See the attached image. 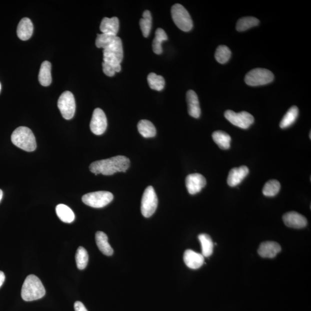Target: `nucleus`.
Returning a JSON list of instances; mask_svg holds the SVG:
<instances>
[{
  "instance_id": "obj_1",
  "label": "nucleus",
  "mask_w": 311,
  "mask_h": 311,
  "mask_svg": "<svg viewBox=\"0 0 311 311\" xmlns=\"http://www.w3.org/2000/svg\"><path fill=\"white\" fill-rule=\"evenodd\" d=\"M130 160L127 157L124 156H117L91 163L90 170L96 176L98 174L112 176L116 172H126L130 168Z\"/></svg>"
},
{
  "instance_id": "obj_2",
  "label": "nucleus",
  "mask_w": 311,
  "mask_h": 311,
  "mask_svg": "<svg viewBox=\"0 0 311 311\" xmlns=\"http://www.w3.org/2000/svg\"><path fill=\"white\" fill-rule=\"evenodd\" d=\"M45 294V288L40 278L35 275L28 276L22 286V298L26 302H32L42 298Z\"/></svg>"
},
{
  "instance_id": "obj_3",
  "label": "nucleus",
  "mask_w": 311,
  "mask_h": 311,
  "mask_svg": "<svg viewBox=\"0 0 311 311\" xmlns=\"http://www.w3.org/2000/svg\"><path fill=\"white\" fill-rule=\"evenodd\" d=\"M11 141L15 146L26 152H33L36 148V142L32 130L28 127L20 126L15 130Z\"/></svg>"
},
{
  "instance_id": "obj_4",
  "label": "nucleus",
  "mask_w": 311,
  "mask_h": 311,
  "mask_svg": "<svg viewBox=\"0 0 311 311\" xmlns=\"http://www.w3.org/2000/svg\"><path fill=\"white\" fill-rule=\"evenodd\" d=\"M124 58L122 40L116 36L114 42L104 49V62L114 66H120Z\"/></svg>"
},
{
  "instance_id": "obj_5",
  "label": "nucleus",
  "mask_w": 311,
  "mask_h": 311,
  "mask_svg": "<svg viewBox=\"0 0 311 311\" xmlns=\"http://www.w3.org/2000/svg\"><path fill=\"white\" fill-rule=\"evenodd\" d=\"M274 78L271 71L264 68H256L246 74L244 81L250 86H257L268 84Z\"/></svg>"
},
{
  "instance_id": "obj_6",
  "label": "nucleus",
  "mask_w": 311,
  "mask_h": 311,
  "mask_svg": "<svg viewBox=\"0 0 311 311\" xmlns=\"http://www.w3.org/2000/svg\"><path fill=\"white\" fill-rule=\"evenodd\" d=\"M172 15L174 22L178 28L184 32H188L193 26L192 20L188 11L179 4L172 6Z\"/></svg>"
},
{
  "instance_id": "obj_7",
  "label": "nucleus",
  "mask_w": 311,
  "mask_h": 311,
  "mask_svg": "<svg viewBox=\"0 0 311 311\" xmlns=\"http://www.w3.org/2000/svg\"><path fill=\"white\" fill-rule=\"evenodd\" d=\"M114 199L112 193L100 191L88 193L82 197V202L94 208H102L108 206Z\"/></svg>"
},
{
  "instance_id": "obj_8",
  "label": "nucleus",
  "mask_w": 311,
  "mask_h": 311,
  "mask_svg": "<svg viewBox=\"0 0 311 311\" xmlns=\"http://www.w3.org/2000/svg\"><path fill=\"white\" fill-rule=\"evenodd\" d=\"M158 199L152 186L146 188L144 191L142 200V214L144 217L148 218L152 216L156 210Z\"/></svg>"
},
{
  "instance_id": "obj_9",
  "label": "nucleus",
  "mask_w": 311,
  "mask_h": 311,
  "mask_svg": "<svg viewBox=\"0 0 311 311\" xmlns=\"http://www.w3.org/2000/svg\"><path fill=\"white\" fill-rule=\"evenodd\" d=\"M58 105L64 118L70 120L74 116L76 112V102L73 94L70 91H66L60 94Z\"/></svg>"
},
{
  "instance_id": "obj_10",
  "label": "nucleus",
  "mask_w": 311,
  "mask_h": 311,
  "mask_svg": "<svg viewBox=\"0 0 311 311\" xmlns=\"http://www.w3.org/2000/svg\"><path fill=\"white\" fill-rule=\"evenodd\" d=\"M226 118L231 124L238 128L246 130L254 122V118L251 114L246 112H235L231 110H227L225 112Z\"/></svg>"
},
{
  "instance_id": "obj_11",
  "label": "nucleus",
  "mask_w": 311,
  "mask_h": 311,
  "mask_svg": "<svg viewBox=\"0 0 311 311\" xmlns=\"http://www.w3.org/2000/svg\"><path fill=\"white\" fill-rule=\"evenodd\" d=\"M107 127L108 120L104 112L100 108L94 109L90 123V130L94 134L100 136L104 134Z\"/></svg>"
},
{
  "instance_id": "obj_12",
  "label": "nucleus",
  "mask_w": 311,
  "mask_h": 311,
  "mask_svg": "<svg viewBox=\"0 0 311 311\" xmlns=\"http://www.w3.org/2000/svg\"><path fill=\"white\" fill-rule=\"evenodd\" d=\"M206 178L200 174H190L186 178V186L190 194L194 195L200 192L206 186Z\"/></svg>"
},
{
  "instance_id": "obj_13",
  "label": "nucleus",
  "mask_w": 311,
  "mask_h": 311,
  "mask_svg": "<svg viewBox=\"0 0 311 311\" xmlns=\"http://www.w3.org/2000/svg\"><path fill=\"white\" fill-rule=\"evenodd\" d=\"M282 219L286 226L295 229L303 228L308 223L304 216L296 212H288L283 216Z\"/></svg>"
},
{
  "instance_id": "obj_14",
  "label": "nucleus",
  "mask_w": 311,
  "mask_h": 311,
  "mask_svg": "<svg viewBox=\"0 0 311 311\" xmlns=\"http://www.w3.org/2000/svg\"><path fill=\"white\" fill-rule=\"evenodd\" d=\"M282 251V246L274 242H262L260 246L258 252L259 255L264 258H273Z\"/></svg>"
},
{
  "instance_id": "obj_15",
  "label": "nucleus",
  "mask_w": 311,
  "mask_h": 311,
  "mask_svg": "<svg viewBox=\"0 0 311 311\" xmlns=\"http://www.w3.org/2000/svg\"><path fill=\"white\" fill-rule=\"evenodd\" d=\"M249 169L246 166L231 170L228 176L227 183L230 187H235L241 184L244 178L248 176Z\"/></svg>"
},
{
  "instance_id": "obj_16",
  "label": "nucleus",
  "mask_w": 311,
  "mask_h": 311,
  "mask_svg": "<svg viewBox=\"0 0 311 311\" xmlns=\"http://www.w3.org/2000/svg\"><path fill=\"white\" fill-rule=\"evenodd\" d=\"M184 260L186 265L192 269H198L204 264V256L202 254L197 253L192 250H186Z\"/></svg>"
},
{
  "instance_id": "obj_17",
  "label": "nucleus",
  "mask_w": 311,
  "mask_h": 311,
  "mask_svg": "<svg viewBox=\"0 0 311 311\" xmlns=\"http://www.w3.org/2000/svg\"><path fill=\"white\" fill-rule=\"evenodd\" d=\"M189 115L195 118H198L200 116V108L198 96L194 90H189L186 94Z\"/></svg>"
},
{
  "instance_id": "obj_18",
  "label": "nucleus",
  "mask_w": 311,
  "mask_h": 311,
  "mask_svg": "<svg viewBox=\"0 0 311 311\" xmlns=\"http://www.w3.org/2000/svg\"><path fill=\"white\" fill-rule=\"evenodd\" d=\"M34 32V26L28 18H22L17 28L18 36L22 40H28L32 37Z\"/></svg>"
},
{
  "instance_id": "obj_19",
  "label": "nucleus",
  "mask_w": 311,
  "mask_h": 311,
  "mask_svg": "<svg viewBox=\"0 0 311 311\" xmlns=\"http://www.w3.org/2000/svg\"><path fill=\"white\" fill-rule=\"evenodd\" d=\"M120 28V22L116 17L112 18H104L102 20L100 30L102 33L116 36Z\"/></svg>"
},
{
  "instance_id": "obj_20",
  "label": "nucleus",
  "mask_w": 311,
  "mask_h": 311,
  "mask_svg": "<svg viewBox=\"0 0 311 311\" xmlns=\"http://www.w3.org/2000/svg\"><path fill=\"white\" fill-rule=\"evenodd\" d=\"M96 244L100 251L105 256H112L113 249L108 242L107 234L101 231H98L96 234Z\"/></svg>"
},
{
  "instance_id": "obj_21",
  "label": "nucleus",
  "mask_w": 311,
  "mask_h": 311,
  "mask_svg": "<svg viewBox=\"0 0 311 311\" xmlns=\"http://www.w3.org/2000/svg\"><path fill=\"white\" fill-rule=\"evenodd\" d=\"M52 65L50 62L46 60L42 64L39 74V82L44 86L51 84L52 78L51 74Z\"/></svg>"
},
{
  "instance_id": "obj_22",
  "label": "nucleus",
  "mask_w": 311,
  "mask_h": 311,
  "mask_svg": "<svg viewBox=\"0 0 311 311\" xmlns=\"http://www.w3.org/2000/svg\"><path fill=\"white\" fill-rule=\"evenodd\" d=\"M214 142L219 146L220 148L223 150H228L230 146L231 138L226 132L218 130L216 131L212 134Z\"/></svg>"
},
{
  "instance_id": "obj_23",
  "label": "nucleus",
  "mask_w": 311,
  "mask_h": 311,
  "mask_svg": "<svg viewBox=\"0 0 311 311\" xmlns=\"http://www.w3.org/2000/svg\"><path fill=\"white\" fill-rule=\"evenodd\" d=\"M56 214L59 218L64 222L71 223L74 220L75 215L70 207L64 204L56 206Z\"/></svg>"
},
{
  "instance_id": "obj_24",
  "label": "nucleus",
  "mask_w": 311,
  "mask_h": 311,
  "mask_svg": "<svg viewBox=\"0 0 311 311\" xmlns=\"http://www.w3.org/2000/svg\"><path fill=\"white\" fill-rule=\"evenodd\" d=\"M198 240L202 248V255L204 257H210L214 252V242L210 235L206 234H200Z\"/></svg>"
},
{
  "instance_id": "obj_25",
  "label": "nucleus",
  "mask_w": 311,
  "mask_h": 311,
  "mask_svg": "<svg viewBox=\"0 0 311 311\" xmlns=\"http://www.w3.org/2000/svg\"><path fill=\"white\" fill-rule=\"evenodd\" d=\"M298 108L296 106H292L289 109L280 122V128H286L290 127L296 120L298 116Z\"/></svg>"
},
{
  "instance_id": "obj_26",
  "label": "nucleus",
  "mask_w": 311,
  "mask_h": 311,
  "mask_svg": "<svg viewBox=\"0 0 311 311\" xmlns=\"http://www.w3.org/2000/svg\"><path fill=\"white\" fill-rule=\"evenodd\" d=\"M140 134L145 138H152L156 134V130L152 123L148 120H140L138 124Z\"/></svg>"
},
{
  "instance_id": "obj_27",
  "label": "nucleus",
  "mask_w": 311,
  "mask_h": 311,
  "mask_svg": "<svg viewBox=\"0 0 311 311\" xmlns=\"http://www.w3.org/2000/svg\"><path fill=\"white\" fill-rule=\"evenodd\" d=\"M168 40V36L164 30L162 28H158L155 32V37L152 43L153 50L156 54H162V42Z\"/></svg>"
},
{
  "instance_id": "obj_28",
  "label": "nucleus",
  "mask_w": 311,
  "mask_h": 311,
  "mask_svg": "<svg viewBox=\"0 0 311 311\" xmlns=\"http://www.w3.org/2000/svg\"><path fill=\"white\" fill-rule=\"evenodd\" d=\"M260 20L252 16L244 17L237 22L236 30L238 32L246 31L250 28L258 25Z\"/></svg>"
},
{
  "instance_id": "obj_29",
  "label": "nucleus",
  "mask_w": 311,
  "mask_h": 311,
  "mask_svg": "<svg viewBox=\"0 0 311 311\" xmlns=\"http://www.w3.org/2000/svg\"><path fill=\"white\" fill-rule=\"evenodd\" d=\"M148 82L151 89L160 91L164 89L165 86L164 78L162 76L154 73H151L148 76Z\"/></svg>"
},
{
  "instance_id": "obj_30",
  "label": "nucleus",
  "mask_w": 311,
  "mask_h": 311,
  "mask_svg": "<svg viewBox=\"0 0 311 311\" xmlns=\"http://www.w3.org/2000/svg\"><path fill=\"white\" fill-rule=\"evenodd\" d=\"M280 184L276 180H270L266 182L262 190L264 196L269 197L274 196L280 190Z\"/></svg>"
},
{
  "instance_id": "obj_31",
  "label": "nucleus",
  "mask_w": 311,
  "mask_h": 311,
  "mask_svg": "<svg viewBox=\"0 0 311 311\" xmlns=\"http://www.w3.org/2000/svg\"><path fill=\"white\" fill-rule=\"evenodd\" d=\"M88 254L82 246H79L76 254V261L79 270H84L88 262Z\"/></svg>"
},
{
  "instance_id": "obj_32",
  "label": "nucleus",
  "mask_w": 311,
  "mask_h": 311,
  "mask_svg": "<svg viewBox=\"0 0 311 311\" xmlns=\"http://www.w3.org/2000/svg\"><path fill=\"white\" fill-rule=\"evenodd\" d=\"M231 56L230 49L225 45H220L216 49L215 58L220 64H224L230 60Z\"/></svg>"
},
{
  "instance_id": "obj_33",
  "label": "nucleus",
  "mask_w": 311,
  "mask_h": 311,
  "mask_svg": "<svg viewBox=\"0 0 311 311\" xmlns=\"http://www.w3.org/2000/svg\"><path fill=\"white\" fill-rule=\"evenodd\" d=\"M142 18L140 21V28H141L144 37L149 36L152 28V16L149 10H146L143 13Z\"/></svg>"
},
{
  "instance_id": "obj_34",
  "label": "nucleus",
  "mask_w": 311,
  "mask_h": 311,
  "mask_svg": "<svg viewBox=\"0 0 311 311\" xmlns=\"http://www.w3.org/2000/svg\"><path fill=\"white\" fill-rule=\"evenodd\" d=\"M116 36L108 34H98L96 42V47L104 49L107 48L114 42Z\"/></svg>"
},
{
  "instance_id": "obj_35",
  "label": "nucleus",
  "mask_w": 311,
  "mask_h": 311,
  "mask_svg": "<svg viewBox=\"0 0 311 311\" xmlns=\"http://www.w3.org/2000/svg\"><path fill=\"white\" fill-rule=\"evenodd\" d=\"M102 66H103V71L104 74L109 77L114 76L116 72H120L121 70V66H114L110 65V64L105 62H104L103 64H102Z\"/></svg>"
},
{
  "instance_id": "obj_36",
  "label": "nucleus",
  "mask_w": 311,
  "mask_h": 311,
  "mask_svg": "<svg viewBox=\"0 0 311 311\" xmlns=\"http://www.w3.org/2000/svg\"><path fill=\"white\" fill-rule=\"evenodd\" d=\"M74 308L75 311H88L86 306L80 302H76L74 303Z\"/></svg>"
},
{
  "instance_id": "obj_37",
  "label": "nucleus",
  "mask_w": 311,
  "mask_h": 311,
  "mask_svg": "<svg viewBox=\"0 0 311 311\" xmlns=\"http://www.w3.org/2000/svg\"><path fill=\"white\" fill-rule=\"evenodd\" d=\"M6 279V276L4 273L0 271V287L2 286L4 282Z\"/></svg>"
},
{
  "instance_id": "obj_38",
  "label": "nucleus",
  "mask_w": 311,
  "mask_h": 311,
  "mask_svg": "<svg viewBox=\"0 0 311 311\" xmlns=\"http://www.w3.org/2000/svg\"><path fill=\"white\" fill-rule=\"evenodd\" d=\"M2 196H3V192L2 190L0 189V202H1V200L2 198Z\"/></svg>"
},
{
  "instance_id": "obj_39",
  "label": "nucleus",
  "mask_w": 311,
  "mask_h": 311,
  "mask_svg": "<svg viewBox=\"0 0 311 311\" xmlns=\"http://www.w3.org/2000/svg\"><path fill=\"white\" fill-rule=\"evenodd\" d=\"M1 90H2V85H1V83H0V92H1Z\"/></svg>"
},
{
  "instance_id": "obj_40",
  "label": "nucleus",
  "mask_w": 311,
  "mask_h": 311,
  "mask_svg": "<svg viewBox=\"0 0 311 311\" xmlns=\"http://www.w3.org/2000/svg\"><path fill=\"white\" fill-rule=\"evenodd\" d=\"M310 134H311V132H310V139L311 138H310Z\"/></svg>"
}]
</instances>
